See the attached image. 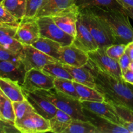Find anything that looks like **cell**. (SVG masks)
<instances>
[{
    "instance_id": "cell-1",
    "label": "cell",
    "mask_w": 133,
    "mask_h": 133,
    "mask_svg": "<svg viewBox=\"0 0 133 133\" xmlns=\"http://www.w3.org/2000/svg\"><path fill=\"white\" fill-rule=\"evenodd\" d=\"M87 65L94 77L95 88L103 95L105 101L133 111V84L103 72L89 62Z\"/></svg>"
},
{
    "instance_id": "cell-2",
    "label": "cell",
    "mask_w": 133,
    "mask_h": 133,
    "mask_svg": "<svg viewBox=\"0 0 133 133\" xmlns=\"http://www.w3.org/2000/svg\"><path fill=\"white\" fill-rule=\"evenodd\" d=\"M103 19L110 29L115 44H128L133 42V27L123 9L94 6L90 8Z\"/></svg>"
},
{
    "instance_id": "cell-3",
    "label": "cell",
    "mask_w": 133,
    "mask_h": 133,
    "mask_svg": "<svg viewBox=\"0 0 133 133\" xmlns=\"http://www.w3.org/2000/svg\"><path fill=\"white\" fill-rule=\"evenodd\" d=\"M79 15L98 44L99 48H105L115 44V40L106 22L96 15L90 8L82 9Z\"/></svg>"
},
{
    "instance_id": "cell-4",
    "label": "cell",
    "mask_w": 133,
    "mask_h": 133,
    "mask_svg": "<svg viewBox=\"0 0 133 133\" xmlns=\"http://www.w3.org/2000/svg\"><path fill=\"white\" fill-rule=\"evenodd\" d=\"M34 92L48 99L57 109L67 113L72 117L73 119L88 121L83 112L81 102L79 100L66 96L57 91L55 88L49 90H36Z\"/></svg>"
},
{
    "instance_id": "cell-5",
    "label": "cell",
    "mask_w": 133,
    "mask_h": 133,
    "mask_svg": "<svg viewBox=\"0 0 133 133\" xmlns=\"http://www.w3.org/2000/svg\"><path fill=\"white\" fill-rule=\"evenodd\" d=\"M88 62L116 79H122V72L118 61L109 57L106 53V48H99L94 51L88 53Z\"/></svg>"
},
{
    "instance_id": "cell-6",
    "label": "cell",
    "mask_w": 133,
    "mask_h": 133,
    "mask_svg": "<svg viewBox=\"0 0 133 133\" xmlns=\"http://www.w3.org/2000/svg\"><path fill=\"white\" fill-rule=\"evenodd\" d=\"M40 37L47 38L59 43L62 46L71 45L74 40V36L61 29L51 16H42L37 18Z\"/></svg>"
},
{
    "instance_id": "cell-7",
    "label": "cell",
    "mask_w": 133,
    "mask_h": 133,
    "mask_svg": "<svg viewBox=\"0 0 133 133\" xmlns=\"http://www.w3.org/2000/svg\"><path fill=\"white\" fill-rule=\"evenodd\" d=\"M20 58L26 71L34 68L42 70L45 65L58 61L32 45H23Z\"/></svg>"
},
{
    "instance_id": "cell-8",
    "label": "cell",
    "mask_w": 133,
    "mask_h": 133,
    "mask_svg": "<svg viewBox=\"0 0 133 133\" xmlns=\"http://www.w3.org/2000/svg\"><path fill=\"white\" fill-rule=\"evenodd\" d=\"M54 79L42 70L34 68L27 71L21 86L22 89L29 92L36 90H49L54 88Z\"/></svg>"
},
{
    "instance_id": "cell-9",
    "label": "cell",
    "mask_w": 133,
    "mask_h": 133,
    "mask_svg": "<svg viewBox=\"0 0 133 133\" xmlns=\"http://www.w3.org/2000/svg\"><path fill=\"white\" fill-rule=\"evenodd\" d=\"M40 37L37 18L24 17L20 20L15 35L17 40L23 45H32Z\"/></svg>"
},
{
    "instance_id": "cell-10",
    "label": "cell",
    "mask_w": 133,
    "mask_h": 133,
    "mask_svg": "<svg viewBox=\"0 0 133 133\" xmlns=\"http://www.w3.org/2000/svg\"><path fill=\"white\" fill-rule=\"evenodd\" d=\"M16 128L22 133L50 132V125L45 119L35 111L29 113L22 120L14 123Z\"/></svg>"
},
{
    "instance_id": "cell-11",
    "label": "cell",
    "mask_w": 133,
    "mask_h": 133,
    "mask_svg": "<svg viewBox=\"0 0 133 133\" xmlns=\"http://www.w3.org/2000/svg\"><path fill=\"white\" fill-rule=\"evenodd\" d=\"M73 44L87 53L99 48L98 44L79 14L76 23V35Z\"/></svg>"
},
{
    "instance_id": "cell-12",
    "label": "cell",
    "mask_w": 133,
    "mask_h": 133,
    "mask_svg": "<svg viewBox=\"0 0 133 133\" xmlns=\"http://www.w3.org/2000/svg\"><path fill=\"white\" fill-rule=\"evenodd\" d=\"M79 11V8L75 5L51 17L61 29L75 38L76 35V23Z\"/></svg>"
},
{
    "instance_id": "cell-13",
    "label": "cell",
    "mask_w": 133,
    "mask_h": 133,
    "mask_svg": "<svg viewBox=\"0 0 133 133\" xmlns=\"http://www.w3.org/2000/svg\"><path fill=\"white\" fill-rule=\"evenodd\" d=\"M23 92L25 99L32 105L36 112L48 120L54 116L57 109L48 99L35 92L23 90Z\"/></svg>"
},
{
    "instance_id": "cell-14",
    "label": "cell",
    "mask_w": 133,
    "mask_h": 133,
    "mask_svg": "<svg viewBox=\"0 0 133 133\" xmlns=\"http://www.w3.org/2000/svg\"><path fill=\"white\" fill-rule=\"evenodd\" d=\"M88 53L78 48L74 44L61 48L59 62L63 64L81 67L88 64Z\"/></svg>"
},
{
    "instance_id": "cell-15",
    "label": "cell",
    "mask_w": 133,
    "mask_h": 133,
    "mask_svg": "<svg viewBox=\"0 0 133 133\" xmlns=\"http://www.w3.org/2000/svg\"><path fill=\"white\" fill-rule=\"evenodd\" d=\"M83 108L98 116L108 119L116 124L122 125L121 119L112 105L106 101H81Z\"/></svg>"
},
{
    "instance_id": "cell-16",
    "label": "cell",
    "mask_w": 133,
    "mask_h": 133,
    "mask_svg": "<svg viewBox=\"0 0 133 133\" xmlns=\"http://www.w3.org/2000/svg\"><path fill=\"white\" fill-rule=\"evenodd\" d=\"M83 109L88 120L96 126L99 133H129L125 127L98 116L84 108Z\"/></svg>"
},
{
    "instance_id": "cell-17",
    "label": "cell",
    "mask_w": 133,
    "mask_h": 133,
    "mask_svg": "<svg viewBox=\"0 0 133 133\" xmlns=\"http://www.w3.org/2000/svg\"><path fill=\"white\" fill-rule=\"evenodd\" d=\"M26 70L22 62L9 61H0V76L18 82L22 84L25 76Z\"/></svg>"
},
{
    "instance_id": "cell-18",
    "label": "cell",
    "mask_w": 133,
    "mask_h": 133,
    "mask_svg": "<svg viewBox=\"0 0 133 133\" xmlns=\"http://www.w3.org/2000/svg\"><path fill=\"white\" fill-rule=\"evenodd\" d=\"M17 27L0 26V45L14 53L20 54L23 45L15 38Z\"/></svg>"
},
{
    "instance_id": "cell-19",
    "label": "cell",
    "mask_w": 133,
    "mask_h": 133,
    "mask_svg": "<svg viewBox=\"0 0 133 133\" xmlns=\"http://www.w3.org/2000/svg\"><path fill=\"white\" fill-rule=\"evenodd\" d=\"M75 5V0H45L36 18L52 16Z\"/></svg>"
},
{
    "instance_id": "cell-20",
    "label": "cell",
    "mask_w": 133,
    "mask_h": 133,
    "mask_svg": "<svg viewBox=\"0 0 133 133\" xmlns=\"http://www.w3.org/2000/svg\"><path fill=\"white\" fill-rule=\"evenodd\" d=\"M63 66L71 75L74 81L95 88L94 77L87 65L81 67H74L67 64H63Z\"/></svg>"
},
{
    "instance_id": "cell-21",
    "label": "cell",
    "mask_w": 133,
    "mask_h": 133,
    "mask_svg": "<svg viewBox=\"0 0 133 133\" xmlns=\"http://www.w3.org/2000/svg\"><path fill=\"white\" fill-rule=\"evenodd\" d=\"M0 89L13 102L26 99L22 86L15 81L0 76Z\"/></svg>"
},
{
    "instance_id": "cell-22",
    "label": "cell",
    "mask_w": 133,
    "mask_h": 133,
    "mask_svg": "<svg viewBox=\"0 0 133 133\" xmlns=\"http://www.w3.org/2000/svg\"><path fill=\"white\" fill-rule=\"evenodd\" d=\"M32 45L40 51L60 61L62 45L57 42L47 38L40 37L38 40L32 44Z\"/></svg>"
},
{
    "instance_id": "cell-23",
    "label": "cell",
    "mask_w": 133,
    "mask_h": 133,
    "mask_svg": "<svg viewBox=\"0 0 133 133\" xmlns=\"http://www.w3.org/2000/svg\"><path fill=\"white\" fill-rule=\"evenodd\" d=\"M72 120L73 118L71 116L57 109L54 116L49 120L50 125V132L64 133Z\"/></svg>"
},
{
    "instance_id": "cell-24",
    "label": "cell",
    "mask_w": 133,
    "mask_h": 133,
    "mask_svg": "<svg viewBox=\"0 0 133 133\" xmlns=\"http://www.w3.org/2000/svg\"><path fill=\"white\" fill-rule=\"evenodd\" d=\"M76 90L79 96L80 101H104V97L96 88L88 87L74 81Z\"/></svg>"
},
{
    "instance_id": "cell-25",
    "label": "cell",
    "mask_w": 133,
    "mask_h": 133,
    "mask_svg": "<svg viewBox=\"0 0 133 133\" xmlns=\"http://www.w3.org/2000/svg\"><path fill=\"white\" fill-rule=\"evenodd\" d=\"M75 5L79 10L94 6L123 9V6L118 0H75Z\"/></svg>"
},
{
    "instance_id": "cell-26",
    "label": "cell",
    "mask_w": 133,
    "mask_h": 133,
    "mask_svg": "<svg viewBox=\"0 0 133 133\" xmlns=\"http://www.w3.org/2000/svg\"><path fill=\"white\" fill-rule=\"evenodd\" d=\"M12 103L0 89V116L3 120L14 124L15 114Z\"/></svg>"
},
{
    "instance_id": "cell-27",
    "label": "cell",
    "mask_w": 133,
    "mask_h": 133,
    "mask_svg": "<svg viewBox=\"0 0 133 133\" xmlns=\"http://www.w3.org/2000/svg\"><path fill=\"white\" fill-rule=\"evenodd\" d=\"M1 3L19 21L25 16L27 0H2Z\"/></svg>"
},
{
    "instance_id": "cell-28",
    "label": "cell",
    "mask_w": 133,
    "mask_h": 133,
    "mask_svg": "<svg viewBox=\"0 0 133 133\" xmlns=\"http://www.w3.org/2000/svg\"><path fill=\"white\" fill-rule=\"evenodd\" d=\"M64 133H99L96 126L89 120L73 119Z\"/></svg>"
},
{
    "instance_id": "cell-29",
    "label": "cell",
    "mask_w": 133,
    "mask_h": 133,
    "mask_svg": "<svg viewBox=\"0 0 133 133\" xmlns=\"http://www.w3.org/2000/svg\"><path fill=\"white\" fill-rule=\"evenodd\" d=\"M54 88L66 96L79 100V96L74 86V81L62 78H55L54 79Z\"/></svg>"
},
{
    "instance_id": "cell-30",
    "label": "cell",
    "mask_w": 133,
    "mask_h": 133,
    "mask_svg": "<svg viewBox=\"0 0 133 133\" xmlns=\"http://www.w3.org/2000/svg\"><path fill=\"white\" fill-rule=\"evenodd\" d=\"M42 71L48 74L49 76L52 77L54 79L55 78H62L67 79L73 81V77L70 73L64 68L63 64L59 61L48 64L43 68Z\"/></svg>"
},
{
    "instance_id": "cell-31",
    "label": "cell",
    "mask_w": 133,
    "mask_h": 133,
    "mask_svg": "<svg viewBox=\"0 0 133 133\" xmlns=\"http://www.w3.org/2000/svg\"><path fill=\"white\" fill-rule=\"evenodd\" d=\"M119 116L122 125L125 127L129 133H133V111L122 106L112 105Z\"/></svg>"
},
{
    "instance_id": "cell-32",
    "label": "cell",
    "mask_w": 133,
    "mask_h": 133,
    "mask_svg": "<svg viewBox=\"0 0 133 133\" xmlns=\"http://www.w3.org/2000/svg\"><path fill=\"white\" fill-rule=\"evenodd\" d=\"M15 114V122H18L27 116L29 113L35 111L32 105L27 99L21 101H14L12 103Z\"/></svg>"
},
{
    "instance_id": "cell-33",
    "label": "cell",
    "mask_w": 133,
    "mask_h": 133,
    "mask_svg": "<svg viewBox=\"0 0 133 133\" xmlns=\"http://www.w3.org/2000/svg\"><path fill=\"white\" fill-rule=\"evenodd\" d=\"M127 44H113L106 48V53L110 57L118 61L122 56L125 53Z\"/></svg>"
},
{
    "instance_id": "cell-34",
    "label": "cell",
    "mask_w": 133,
    "mask_h": 133,
    "mask_svg": "<svg viewBox=\"0 0 133 133\" xmlns=\"http://www.w3.org/2000/svg\"><path fill=\"white\" fill-rule=\"evenodd\" d=\"M0 22L13 26H18L19 22L0 2Z\"/></svg>"
},
{
    "instance_id": "cell-35",
    "label": "cell",
    "mask_w": 133,
    "mask_h": 133,
    "mask_svg": "<svg viewBox=\"0 0 133 133\" xmlns=\"http://www.w3.org/2000/svg\"><path fill=\"white\" fill-rule=\"evenodd\" d=\"M45 0H27L26 18H36V15Z\"/></svg>"
},
{
    "instance_id": "cell-36",
    "label": "cell",
    "mask_w": 133,
    "mask_h": 133,
    "mask_svg": "<svg viewBox=\"0 0 133 133\" xmlns=\"http://www.w3.org/2000/svg\"><path fill=\"white\" fill-rule=\"evenodd\" d=\"M0 61H9L14 62H22L20 54L14 53L1 45H0Z\"/></svg>"
},
{
    "instance_id": "cell-37",
    "label": "cell",
    "mask_w": 133,
    "mask_h": 133,
    "mask_svg": "<svg viewBox=\"0 0 133 133\" xmlns=\"http://www.w3.org/2000/svg\"><path fill=\"white\" fill-rule=\"evenodd\" d=\"M131 60L130 57H129L128 55L126 53H125L122 56L119 60L118 61V62L120 66L121 70H122V74L125 72L129 68V65L131 62Z\"/></svg>"
},
{
    "instance_id": "cell-38",
    "label": "cell",
    "mask_w": 133,
    "mask_h": 133,
    "mask_svg": "<svg viewBox=\"0 0 133 133\" xmlns=\"http://www.w3.org/2000/svg\"><path fill=\"white\" fill-rule=\"evenodd\" d=\"M122 79L127 83L133 84V71L131 70H127L125 73L122 74Z\"/></svg>"
},
{
    "instance_id": "cell-39",
    "label": "cell",
    "mask_w": 133,
    "mask_h": 133,
    "mask_svg": "<svg viewBox=\"0 0 133 133\" xmlns=\"http://www.w3.org/2000/svg\"><path fill=\"white\" fill-rule=\"evenodd\" d=\"M125 53L128 55L131 61H133V42L127 44L125 49Z\"/></svg>"
},
{
    "instance_id": "cell-40",
    "label": "cell",
    "mask_w": 133,
    "mask_h": 133,
    "mask_svg": "<svg viewBox=\"0 0 133 133\" xmlns=\"http://www.w3.org/2000/svg\"><path fill=\"white\" fill-rule=\"evenodd\" d=\"M123 6L133 7V0H118Z\"/></svg>"
},
{
    "instance_id": "cell-41",
    "label": "cell",
    "mask_w": 133,
    "mask_h": 133,
    "mask_svg": "<svg viewBox=\"0 0 133 133\" xmlns=\"http://www.w3.org/2000/svg\"><path fill=\"white\" fill-rule=\"evenodd\" d=\"M123 9L129 17L133 19V7L130 6H123Z\"/></svg>"
},
{
    "instance_id": "cell-42",
    "label": "cell",
    "mask_w": 133,
    "mask_h": 133,
    "mask_svg": "<svg viewBox=\"0 0 133 133\" xmlns=\"http://www.w3.org/2000/svg\"><path fill=\"white\" fill-rule=\"evenodd\" d=\"M129 70H131V71H133V61H131V64H130L129 65Z\"/></svg>"
},
{
    "instance_id": "cell-43",
    "label": "cell",
    "mask_w": 133,
    "mask_h": 133,
    "mask_svg": "<svg viewBox=\"0 0 133 133\" xmlns=\"http://www.w3.org/2000/svg\"><path fill=\"white\" fill-rule=\"evenodd\" d=\"M9 25H10L6 24V23H2V22H0V26H9ZM10 26H13V25H10ZM16 27H17V26H16Z\"/></svg>"
},
{
    "instance_id": "cell-44",
    "label": "cell",
    "mask_w": 133,
    "mask_h": 133,
    "mask_svg": "<svg viewBox=\"0 0 133 133\" xmlns=\"http://www.w3.org/2000/svg\"><path fill=\"white\" fill-rule=\"evenodd\" d=\"M0 120H3L2 119H1V116H0Z\"/></svg>"
},
{
    "instance_id": "cell-45",
    "label": "cell",
    "mask_w": 133,
    "mask_h": 133,
    "mask_svg": "<svg viewBox=\"0 0 133 133\" xmlns=\"http://www.w3.org/2000/svg\"><path fill=\"white\" fill-rule=\"evenodd\" d=\"M1 1H2V0H0V2H1Z\"/></svg>"
}]
</instances>
